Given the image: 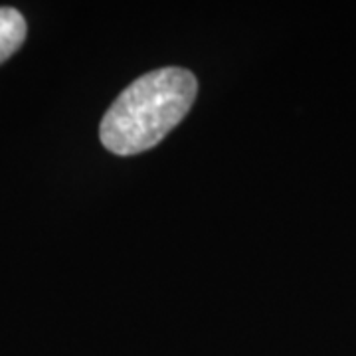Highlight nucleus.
<instances>
[{"label": "nucleus", "instance_id": "f257e3e1", "mask_svg": "<svg viewBox=\"0 0 356 356\" xmlns=\"http://www.w3.org/2000/svg\"><path fill=\"white\" fill-rule=\"evenodd\" d=\"M196 91V77L182 67H161L140 76L121 91L102 119L103 147L123 156L149 151L191 111Z\"/></svg>", "mask_w": 356, "mask_h": 356}, {"label": "nucleus", "instance_id": "f03ea898", "mask_svg": "<svg viewBox=\"0 0 356 356\" xmlns=\"http://www.w3.org/2000/svg\"><path fill=\"white\" fill-rule=\"evenodd\" d=\"M26 20L16 8H0V64L6 62L26 40Z\"/></svg>", "mask_w": 356, "mask_h": 356}]
</instances>
